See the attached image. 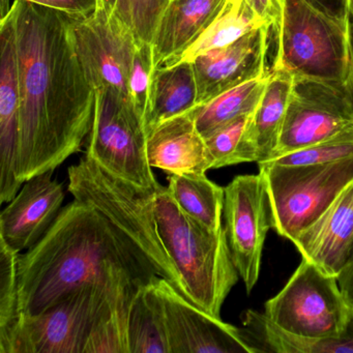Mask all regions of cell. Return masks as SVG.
Listing matches in <instances>:
<instances>
[{
	"instance_id": "cell-1",
	"label": "cell",
	"mask_w": 353,
	"mask_h": 353,
	"mask_svg": "<svg viewBox=\"0 0 353 353\" xmlns=\"http://www.w3.org/2000/svg\"><path fill=\"white\" fill-rule=\"evenodd\" d=\"M19 77L17 179L54 171L81 150L94 119L96 92L72 38V16L13 0Z\"/></svg>"
},
{
	"instance_id": "cell-2",
	"label": "cell",
	"mask_w": 353,
	"mask_h": 353,
	"mask_svg": "<svg viewBox=\"0 0 353 353\" xmlns=\"http://www.w3.org/2000/svg\"><path fill=\"white\" fill-rule=\"evenodd\" d=\"M22 315L85 284L143 286L158 276L143 252L94 206L74 199L18 259Z\"/></svg>"
},
{
	"instance_id": "cell-3",
	"label": "cell",
	"mask_w": 353,
	"mask_h": 353,
	"mask_svg": "<svg viewBox=\"0 0 353 353\" xmlns=\"http://www.w3.org/2000/svg\"><path fill=\"white\" fill-rule=\"evenodd\" d=\"M154 212L161 241L181 280V292L206 313L221 318L223 305L239 279L224 225L214 231L200 224L161 183Z\"/></svg>"
},
{
	"instance_id": "cell-4",
	"label": "cell",
	"mask_w": 353,
	"mask_h": 353,
	"mask_svg": "<svg viewBox=\"0 0 353 353\" xmlns=\"http://www.w3.org/2000/svg\"><path fill=\"white\" fill-rule=\"evenodd\" d=\"M68 176V189L74 199L102 212L143 252L157 274L181 291L179 274L157 227L154 199L158 187L146 189L115 176L86 156L70 167Z\"/></svg>"
},
{
	"instance_id": "cell-5",
	"label": "cell",
	"mask_w": 353,
	"mask_h": 353,
	"mask_svg": "<svg viewBox=\"0 0 353 353\" xmlns=\"http://www.w3.org/2000/svg\"><path fill=\"white\" fill-rule=\"evenodd\" d=\"M274 36L276 50L272 70L346 88L350 59L348 28L305 0H284L282 21Z\"/></svg>"
},
{
	"instance_id": "cell-6",
	"label": "cell",
	"mask_w": 353,
	"mask_h": 353,
	"mask_svg": "<svg viewBox=\"0 0 353 353\" xmlns=\"http://www.w3.org/2000/svg\"><path fill=\"white\" fill-rule=\"evenodd\" d=\"M134 285L85 284L61 294L36 315H22L3 353H84L115 301Z\"/></svg>"
},
{
	"instance_id": "cell-7",
	"label": "cell",
	"mask_w": 353,
	"mask_h": 353,
	"mask_svg": "<svg viewBox=\"0 0 353 353\" xmlns=\"http://www.w3.org/2000/svg\"><path fill=\"white\" fill-rule=\"evenodd\" d=\"M258 165L272 202V229L292 243L353 181V158L296 166Z\"/></svg>"
},
{
	"instance_id": "cell-8",
	"label": "cell",
	"mask_w": 353,
	"mask_h": 353,
	"mask_svg": "<svg viewBox=\"0 0 353 353\" xmlns=\"http://www.w3.org/2000/svg\"><path fill=\"white\" fill-rule=\"evenodd\" d=\"M148 132L131 102L112 90L96 92L86 157L112 173L146 189L160 185L148 163Z\"/></svg>"
},
{
	"instance_id": "cell-9",
	"label": "cell",
	"mask_w": 353,
	"mask_h": 353,
	"mask_svg": "<svg viewBox=\"0 0 353 353\" xmlns=\"http://www.w3.org/2000/svg\"><path fill=\"white\" fill-rule=\"evenodd\" d=\"M224 228L247 292L259 279L266 234L274 228L272 202L261 174L239 175L225 188Z\"/></svg>"
},
{
	"instance_id": "cell-10",
	"label": "cell",
	"mask_w": 353,
	"mask_h": 353,
	"mask_svg": "<svg viewBox=\"0 0 353 353\" xmlns=\"http://www.w3.org/2000/svg\"><path fill=\"white\" fill-rule=\"evenodd\" d=\"M350 130H353V113L346 88L294 78L272 160Z\"/></svg>"
},
{
	"instance_id": "cell-11",
	"label": "cell",
	"mask_w": 353,
	"mask_h": 353,
	"mask_svg": "<svg viewBox=\"0 0 353 353\" xmlns=\"http://www.w3.org/2000/svg\"><path fill=\"white\" fill-rule=\"evenodd\" d=\"M71 32L76 52L94 92L108 88L131 102L129 77L138 44L133 34L101 9L88 17L72 18Z\"/></svg>"
},
{
	"instance_id": "cell-12",
	"label": "cell",
	"mask_w": 353,
	"mask_h": 353,
	"mask_svg": "<svg viewBox=\"0 0 353 353\" xmlns=\"http://www.w3.org/2000/svg\"><path fill=\"white\" fill-rule=\"evenodd\" d=\"M150 284L162 307L170 353H255L241 328L200 309L170 281L156 276Z\"/></svg>"
},
{
	"instance_id": "cell-13",
	"label": "cell",
	"mask_w": 353,
	"mask_h": 353,
	"mask_svg": "<svg viewBox=\"0 0 353 353\" xmlns=\"http://www.w3.org/2000/svg\"><path fill=\"white\" fill-rule=\"evenodd\" d=\"M270 30V26H260L236 42L208 51L192 63L198 106L268 73L265 59Z\"/></svg>"
},
{
	"instance_id": "cell-14",
	"label": "cell",
	"mask_w": 353,
	"mask_h": 353,
	"mask_svg": "<svg viewBox=\"0 0 353 353\" xmlns=\"http://www.w3.org/2000/svg\"><path fill=\"white\" fill-rule=\"evenodd\" d=\"M53 171L41 173L23 183L0 216V239L14 251L34 247L63 210V185Z\"/></svg>"
},
{
	"instance_id": "cell-15",
	"label": "cell",
	"mask_w": 353,
	"mask_h": 353,
	"mask_svg": "<svg viewBox=\"0 0 353 353\" xmlns=\"http://www.w3.org/2000/svg\"><path fill=\"white\" fill-rule=\"evenodd\" d=\"M0 50V202L9 203L23 185L17 179L20 90L11 10L1 18Z\"/></svg>"
},
{
	"instance_id": "cell-16",
	"label": "cell",
	"mask_w": 353,
	"mask_h": 353,
	"mask_svg": "<svg viewBox=\"0 0 353 353\" xmlns=\"http://www.w3.org/2000/svg\"><path fill=\"white\" fill-rule=\"evenodd\" d=\"M353 241V181L294 241L303 256L322 272L338 276Z\"/></svg>"
},
{
	"instance_id": "cell-17",
	"label": "cell",
	"mask_w": 353,
	"mask_h": 353,
	"mask_svg": "<svg viewBox=\"0 0 353 353\" xmlns=\"http://www.w3.org/2000/svg\"><path fill=\"white\" fill-rule=\"evenodd\" d=\"M148 163L168 174L206 173L212 160L193 110L154 125L148 132Z\"/></svg>"
},
{
	"instance_id": "cell-18",
	"label": "cell",
	"mask_w": 353,
	"mask_h": 353,
	"mask_svg": "<svg viewBox=\"0 0 353 353\" xmlns=\"http://www.w3.org/2000/svg\"><path fill=\"white\" fill-rule=\"evenodd\" d=\"M226 0H170L152 39L157 69L189 47L208 28Z\"/></svg>"
},
{
	"instance_id": "cell-19",
	"label": "cell",
	"mask_w": 353,
	"mask_h": 353,
	"mask_svg": "<svg viewBox=\"0 0 353 353\" xmlns=\"http://www.w3.org/2000/svg\"><path fill=\"white\" fill-rule=\"evenodd\" d=\"M294 77L284 70H272L261 100L250 117L247 136L257 163L272 160L278 145Z\"/></svg>"
},
{
	"instance_id": "cell-20",
	"label": "cell",
	"mask_w": 353,
	"mask_h": 353,
	"mask_svg": "<svg viewBox=\"0 0 353 353\" xmlns=\"http://www.w3.org/2000/svg\"><path fill=\"white\" fill-rule=\"evenodd\" d=\"M263 26L266 24L252 11L245 0H226L220 12L198 38L183 52L169 59L161 67L192 63L200 55L228 46L248 32Z\"/></svg>"
},
{
	"instance_id": "cell-21",
	"label": "cell",
	"mask_w": 353,
	"mask_h": 353,
	"mask_svg": "<svg viewBox=\"0 0 353 353\" xmlns=\"http://www.w3.org/2000/svg\"><path fill=\"white\" fill-rule=\"evenodd\" d=\"M166 189L177 205L200 224L214 231L222 228L225 188L208 179L206 173L169 174Z\"/></svg>"
},
{
	"instance_id": "cell-22",
	"label": "cell",
	"mask_w": 353,
	"mask_h": 353,
	"mask_svg": "<svg viewBox=\"0 0 353 353\" xmlns=\"http://www.w3.org/2000/svg\"><path fill=\"white\" fill-rule=\"evenodd\" d=\"M197 106V85L192 63L159 68L154 76L148 132L154 125L190 112Z\"/></svg>"
},
{
	"instance_id": "cell-23",
	"label": "cell",
	"mask_w": 353,
	"mask_h": 353,
	"mask_svg": "<svg viewBox=\"0 0 353 353\" xmlns=\"http://www.w3.org/2000/svg\"><path fill=\"white\" fill-rule=\"evenodd\" d=\"M128 341L130 353H170L162 307L150 281L132 299Z\"/></svg>"
},
{
	"instance_id": "cell-24",
	"label": "cell",
	"mask_w": 353,
	"mask_h": 353,
	"mask_svg": "<svg viewBox=\"0 0 353 353\" xmlns=\"http://www.w3.org/2000/svg\"><path fill=\"white\" fill-rule=\"evenodd\" d=\"M268 76L270 72L196 107L193 110L196 127L203 138L239 117L252 114L261 100Z\"/></svg>"
},
{
	"instance_id": "cell-25",
	"label": "cell",
	"mask_w": 353,
	"mask_h": 353,
	"mask_svg": "<svg viewBox=\"0 0 353 353\" xmlns=\"http://www.w3.org/2000/svg\"><path fill=\"white\" fill-rule=\"evenodd\" d=\"M19 255L0 239V353L5 352L22 317L18 274Z\"/></svg>"
},
{
	"instance_id": "cell-26",
	"label": "cell",
	"mask_w": 353,
	"mask_h": 353,
	"mask_svg": "<svg viewBox=\"0 0 353 353\" xmlns=\"http://www.w3.org/2000/svg\"><path fill=\"white\" fill-rule=\"evenodd\" d=\"M251 115L239 117L204 138L212 157V169L241 163H257L255 150L245 136Z\"/></svg>"
},
{
	"instance_id": "cell-27",
	"label": "cell",
	"mask_w": 353,
	"mask_h": 353,
	"mask_svg": "<svg viewBox=\"0 0 353 353\" xmlns=\"http://www.w3.org/2000/svg\"><path fill=\"white\" fill-rule=\"evenodd\" d=\"M156 72L152 44L138 43L130 73L129 97L134 109L143 121L146 132L152 112Z\"/></svg>"
},
{
	"instance_id": "cell-28",
	"label": "cell",
	"mask_w": 353,
	"mask_h": 353,
	"mask_svg": "<svg viewBox=\"0 0 353 353\" xmlns=\"http://www.w3.org/2000/svg\"><path fill=\"white\" fill-rule=\"evenodd\" d=\"M170 0H117L111 15L133 34L138 43L152 44L159 21Z\"/></svg>"
},
{
	"instance_id": "cell-29",
	"label": "cell",
	"mask_w": 353,
	"mask_h": 353,
	"mask_svg": "<svg viewBox=\"0 0 353 353\" xmlns=\"http://www.w3.org/2000/svg\"><path fill=\"white\" fill-rule=\"evenodd\" d=\"M350 158H353V130L268 162L296 166L338 162Z\"/></svg>"
},
{
	"instance_id": "cell-30",
	"label": "cell",
	"mask_w": 353,
	"mask_h": 353,
	"mask_svg": "<svg viewBox=\"0 0 353 353\" xmlns=\"http://www.w3.org/2000/svg\"><path fill=\"white\" fill-rule=\"evenodd\" d=\"M30 3L61 12L74 18H85L97 10V0H28Z\"/></svg>"
},
{
	"instance_id": "cell-31",
	"label": "cell",
	"mask_w": 353,
	"mask_h": 353,
	"mask_svg": "<svg viewBox=\"0 0 353 353\" xmlns=\"http://www.w3.org/2000/svg\"><path fill=\"white\" fill-rule=\"evenodd\" d=\"M245 1L258 18L272 28L274 34L278 32L282 21L284 0H245Z\"/></svg>"
},
{
	"instance_id": "cell-32",
	"label": "cell",
	"mask_w": 353,
	"mask_h": 353,
	"mask_svg": "<svg viewBox=\"0 0 353 353\" xmlns=\"http://www.w3.org/2000/svg\"><path fill=\"white\" fill-rule=\"evenodd\" d=\"M307 5L317 10L343 28H348L352 0H305Z\"/></svg>"
},
{
	"instance_id": "cell-33",
	"label": "cell",
	"mask_w": 353,
	"mask_h": 353,
	"mask_svg": "<svg viewBox=\"0 0 353 353\" xmlns=\"http://www.w3.org/2000/svg\"><path fill=\"white\" fill-rule=\"evenodd\" d=\"M339 286L349 305L353 307V241L347 256L346 262L339 276H336Z\"/></svg>"
},
{
	"instance_id": "cell-34",
	"label": "cell",
	"mask_w": 353,
	"mask_h": 353,
	"mask_svg": "<svg viewBox=\"0 0 353 353\" xmlns=\"http://www.w3.org/2000/svg\"><path fill=\"white\" fill-rule=\"evenodd\" d=\"M349 49H350V59H349L348 77L346 82V92L348 97L349 104L353 113V0L351 3L350 19L348 26Z\"/></svg>"
},
{
	"instance_id": "cell-35",
	"label": "cell",
	"mask_w": 353,
	"mask_h": 353,
	"mask_svg": "<svg viewBox=\"0 0 353 353\" xmlns=\"http://www.w3.org/2000/svg\"><path fill=\"white\" fill-rule=\"evenodd\" d=\"M97 1H98L97 9L104 10V11L110 14V15L112 14L117 0H97Z\"/></svg>"
}]
</instances>
